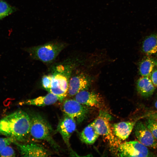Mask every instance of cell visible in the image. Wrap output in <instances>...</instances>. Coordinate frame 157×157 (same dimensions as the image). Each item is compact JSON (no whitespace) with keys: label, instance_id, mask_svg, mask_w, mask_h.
I'll return each instance as SVG.
<instances>
[{"label":"cell","instance_id":"1","mask_svg":"<svg viewBox=\"0 0 157 157\" xmlns=\"http://www.w3.org/2000/svg\"><path fill=\"white\" fill-rule=\"evenodd\" d=\"M31 120L29 115L18 110L0 120V135L22 142L30 134Z\"/></svg>","mask_w":157,"mask_h":157},{"label":"cell","instance_id":"2","mask_svg":"<svg viewBox=\"0 0 157 157\" xmlns=\"http://www.w3.org/2000/svg\"><path fill=\"white\" fill-rule=\"evenodd\" d=\"M72 68L70 65L60 64L53 69L51 85L49 92L58 96L62 101L68 95Z\"/></svg>","mask_w":157,"mask_h":157},{"label":"cell","instance_id":"3","mask_svg":"<svg viewBox=\"0 0 157 157\" xmlns=\"http://www.w3.org/2000/svg\"><path fill=\"white\" fill-rule=\"evenodd\" d=\"M31 120L30 134L34 139L46 141L56 151L60 147L52 136V128L49 122L38 113L30 115Z\"/></svg>","mask_w":157,"mask_h":157},{"label":"cell","instance_id":"4","mask_svg":"<svg viewBox=\"0 0 157 157\" xmlns=\"http://www.w3.org/2000/svg\"><path fill=\"white\" fill-rule=\"evenodd\" d=\"M65 46L63 42L55 41L27 49V51L33 59L44 63L54 60Z\"/></svg>","mask_w":157,"mask_h":157},{"label":"cell","instance_id":"5","mask_svg":"<svg viewBox=\"0 0 157 157\" xmlns=\"http://www.w3.org/2000/svg\"><path fill=\"white\" fill-rule=\"evenodd\" d=\"M111 118L110 115L101 110L99 112L98 116L92 122L99 135L104 137L111 146L118 147L121 144L120 141L113 133L110 122Z\"/></svg>","mask_w":157,"mask_h":157},{"label":"cell","instance_id":"6","mask_svg":"<svg viewBox=\"0 0 157 157\" xmlns=\"http://www.w3.org/2000/svg\"><path fill=\"white\" fill-rule=\"evenodd\" d=\"M117 154L120 157L152 156L147 147L137 141L126 142L118 147Z\"/></svg>","mask_w":157,"mask_h":157},{"label":"cell","instance_id":"7","mask_svg":"<svg viewBox=\"0 0 157 157\" xmlns=\"http://www.w3.org/2000/svg\"><path fill=\"white\" fill-rule=\"evenodd\" d=\"M62 110L64 114L74 118L78 123L82 122L87 116L89 109L87 106L75 99H67L63 102Z\"/></svg>","mask_w":157,"mask_h":157},{"label":"cell","instance_id":"8","mask_svg":"<svg viewBox=\"0 0 157 157\" xmlns=\"http://www.w3.org/2000/svg\"><path fill=\"white\" fill-rule=\"evenodd\" d=\"M135 135L138 140L147 147L156 149L157 147V140L141 121L136 122L134 127Z\"/></svg>","mask_w":157,"mask_h":157},{"label":"cell","instance_id":"9","mask_svg":"<svg viewBox=\"0 0 157 157\" xmlns=\"http://www.w3.org/2000/svg\"><path fill=\"white\" fill-rule=\"evenodd\" d=\"M13 143L16 145L22 156L47 157L50 155L46 148L38 144L31 143L24 144L15 141Z\"/></svg>","mask_w":157,"mask_h":157},{"label":"cell","instance_id":"10","mask_svg":"<svg viewBox=\"0 0 157 157\" xmlns=\"http://www.w3.org/2000/svg\"><path fill=\"white\" fill-rule=\"evenodd\" d=\"M76 129L75 120L65 114L60 121L57 126V131L60 133L65 143L69 148L70 147V138Z\"/></svg>","mask_w":157,"mask_h":157},{"label":"cell","instance_id":"11","mask_svg":"<svg viewBox=\"0 0 157 157\" xmlns=\"http://www.w3.org/2000/svg\"><path fill=\"white\" fill-rule=\"evenodd\" d=\"M90 80L83 73L75 75L69 79L68 95L75 96L79 92L87 90L90 85Z\"/></svg>","mask_w":157,"mask_h":157},{"label":"cell","instance_id":"12","mask_svg":"<svg viewBox=\"0 0 157 157\" xmlns=\"http://www.w3.org/2000/svg\"><path fill=\"white\" fill-rule=\"evenodd\" d=\"M75 99L87 106L99 108L102 104L103 99L99 94L87 91H81L75 95Z\"/></svg>","mask_w":157,"mask_h":157},{"label":"cell","instance_id":"13","mask_svg":"<svg viewBox=\"0 0 157 157\" xmlns=\"http://www.w3.org/2000/svg\"><path fill=\"white\" fill-rule=\"evenodd\" d=\"M142 50L148 56L157 55V29L150 31L142 41Z\"/></svg>","mask_w":157,"mask_h":157},{"label":"cell","instance_id":"14","mask_svg":"<svg viewBox=\"0 0 157 157\" xmlns=\"http://www.w3.org/2000/svg\"><path fill=\"white\" fill-rule=\"evenodd\" d=\"M58 101L62 102L59 97L49 92L46 95L25 100L21 102L20 104L22 105L44 106L53 104Z\"/></svg>","mask_w":157,"mask_h":157},{"label":"cell","instance_id":"15","mask_svg":"<svg viewBox=\"0 0 157 157\" xmlns=\"http://www.w3.org/2000/svg\"><path fill=\"white\" fill-rule=\"evenodd\" d=\"M135 122H122L114 124L112 126L113 133L120 141L125 140L134 128Z\"/></svg>","mask_w":157,"mask_h":157},{"label":"cell","instance_id":"16","mask_svg":"<svg viewBox=\"0 0 157 157\" xmlns=\"http://www.w3.org/2000/svg\"><path fill=\"white\" fill-rule=\"evenodd\" d=\"M136 88L138 93L142 97L147 98L154 93L155 87L149 76H142L137 80Z\"/></svg>","mask_w":157,"mask_h":157},{"label":"cell","instance_id":"17","mask_svg":"<svg viewBox=\"0 0 157 157\" xmlns=\"http://www.w3.org/2000/svg\"><path fill=\"white\" fill-rule=\"evenodd\" d=\"M99 135L92 122L83 129L81 133L80 138L84 143L92 144L95 142Z\"/></svg>","mask_w":157,"mask_h":157},{"label":"cell","instance_id":"18","mask_svg":"<svg viewBox=\"0 0 157 157\" xmlns=\"http://www.w3.org/2000/svg\"><path fill=\"white\" fill-rule=\"evenodd\" d=\"M157 66V61L148 56L140 62L139 67L140 74L142 76H149L154 69Z\"/></svg>","mask_w":157,"mask_h":157},{"label":"cell","instance_id":"19","mask_svg":"<svg viewBox=\"0 0 157 157\" xmlns=\"http://www.w3.org/2000/svg\"><path fill=\"white\" fill-rule=\"evenodd\" d=\"M16 10V8L6 2L1 0L0 1V20L4 18L11 14Z\"/></svg>","mask_w":157,"mask_h":157},{"label":"cell","instance_id":"20","mask_svg":"<svg viewBox=\"0 0 157 157\" xmlns=\"http://www.w3.org/2000/svg\"><path fill=\"white\" fill-rule=\"evenodd\" d=\"M145 124L157 140V119L152 117L146 119Z\"/></svg>","mask_w":157,"mask_h":157},{"label":"cell","instance_id":"21","mask_svg":"<svg viewBox=\"0 0 157 157\" xmlns=\"http://www.w3.org/2000/svg\"><path fill=\"white\" fill-rule=\"evenodd\" d=\"M52 74L44 76L42 79V84L43 88L49 92L50 90L52 81Z\"/></svg>","mask_w":157,"mask_h":157},{"label":"cell","instance_id":"22","mask_svg":"<svg viewBox=\"0 0 157 157\" xmlns=\"http://www.w3.org/2000/svg\"><path fill=\"white\" fill-rule=\"evenodd\" d=\"M15 155L13 148L8 145L3 148L0 152V156L2 157H14Z\"/></svg>","mask_w":157,"mask_h":157},{"label":"cell","instance_id":"23","mask_svg":"<svg viewBox=\"0 0 157 157\" xmlns=\"http://www.w3.org/2000/svg\"><path fill=\"white\" fill-rule=\"evenodd\" d=\"M15 141L14 139L8 137L0 138V152L5 147L13 143Z\"/></svg>","mask_w":157,"mask_h":157},{"label":"cell","instance_id":"24","mask_svg":"<svg viewBox=\"0 0 157 157\" xmlns=\"http://www.w3.org/2000/svg\"><path fill=\"white\" fill-rule=\"evenodd\" d=\"M149 76L154 85L157 87V66L154 69Z\"/></svg>","mask_w":157,"mask_h":157},{"label":"cell","instance_id":"25","mask_svg":"<svg viewBox=\"0 0 157 157\" xmlns=\"http://www.w3.org/2000/svg\"><path fill=\"white\" fill-rule=\"evenodd\" d=\"M155 108L157 109V99L155 103Z\"/></svg>","mask_w":157,"mask_h":157},{"label":"cell","instance_id":"26","mask_svg":"<svg viewBox=\"0 0 157 157\" xmlns=\"http://www.w3.org/2000/svg\"><path fill=\"white\" fill-rule=\"evenodd\" d=\"M152 117L157 119V115H153Z\"/></svg>","mask_w":157,"mask_h":157},{"label":"cell","instance_id":"27","mask_svg":"<svg viewBox=\"0 0 157 157\" xmlns=\"http://www.w3.org/2000/svg\"><path fill=\"white\" fill-rule=\"evenodd\" d=\"M1 0H0V1Z\"/></svg>","mask_w":157,"mask_h":157}]
</instances>
